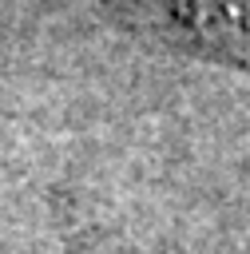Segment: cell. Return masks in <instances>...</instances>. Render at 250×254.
<instances>
[{"instance_id":"cell-1","label":"cell","mask_w":250,"mask_h":254,"mask_svg":"<svg viewBox=\"0 0 250 254\" xmlns=\"http://www.w3.org/2000/svg\"><path fill=\"white\" fill-rule=\"evenodd\" d=\"M183 16L210 44L250 67V0H183Z\"/></svg>"}]
</instances>
